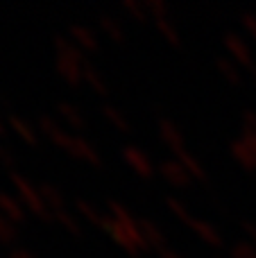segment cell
I'll return each mask as SVG.
<instances>
[{"label":"cell","mask_w":256,"mask_h":258,"mask_svg":"<svg viewBox=\"0 0 256 258\" xmlns=\"http://www.w3.org/2000/svg\"><path fill=\"white\" fill-rule=\"evenodd\" d=\"M12 183H14V188L18 190V197L23 200V204L27 206V209L32 211V213L36 215V218H41V220H52V213L48 211V206H45V202L41 200V195H39V190H36L34 186H32V181H27L23 174H18V172H12Z\"/></svg>","instance_id":"obj_1"},{"label":"cell","mask_w":256,"mask_h":258,"mask_svg":"<svg viewBox=\"0 0 256 258\" xmlns=\"http://www.w3.org/2000/svg\"><path fill=\"white\" fill-rule=\"evenodd\" d=\"M122 159L127 161V163L132 165V170H136V172L141 174V177H152L154 174V165H152V161L148 159V154L145 152H141L139 147H134V145H125L122 147Z\"/></svg>","instance_id":"obj_2"},{"label":"cell","mask_w":256,"mask_h":258,"mask_svg":"<svg viewBox=\"0 0 256 258\" xmlns=\"http://www.w3.org/2000/svg\"><path fill=\"white\" fill-rule=\"evenodd\" d=\"M39 127L43 129V132L48 134V136L52 138V141L57 143L59 147H63V150H66V152H71V147H73V138H75V136H71V134H68V132H63V129L59 127L57 122L52 120V118H48V116H41V118H39Z\"/></svg>","instance_id":"obj_3"},{"label":"cell","mask_w":256,"mask_h":258,"mask_svg":"<svg viewBox=\"0 0 256 258\" xmlns=\"http://www.w3.org/2000/svg\"><path fill=\"white\" fill-rule=\"evenodd\" d=\"M54 50H57L59 59H68V61H75V63H80V66L86 61L84 54H82V50L77 48L68 36H61V34L54 36Z\"/></svg>","instance_id":"obj_4"},{"label":"cell","mask_w":256,"mask_h":258,"mask_svg":"<svg viewBox=\"0 0 256 258\" xmlns=\"http://www.w3.org/2000/svg\"><path fill=\"white\" fill-rule=\"evenodd\" d=\"M36 190H39L41 200L45 202V206L50 209V213H54V211H61V209H63V195L52 186V183L41 181L39 186H36Z\"/></svg>","instance_id":"obj_5"},{"label":"cell","mask_w":256,"mask_h":258,"mask_svg":"<svg viewBox=\"0 0 256 258\" xmlns=\"http://www.w3.org/2000/svg\"><path fill=\"white\" fill-rule=\"evenodd\" d=\"M71 154L73 156H77V159H84L86 163H91V165H102V161H100V154L93 150V147L89 145V143L84 141V138H80V136H75L73 138V147H71Z\"/></svg>","instance_id":"obj_6"},{"label":"cell","mask_w":256,"mask_h":258,"mask_svg":"<svg viewBox=\"0 0 256 258\" xmlns=\"http://www.w3.org/2000/svg\"><path fill=\"white\" fill-rule=\"evenodd\" d=\"M0 213L7 220H12V222H21L25 218L23 215V206L18 204V200H14L9 192H3V190H0Z\"/></svg>","instance_id":"obj_7"},{"label":"cell","mask_w":256,"mask_h":258,"mask_svg":"<svg viewBox=\"0 0 256 258\" xmlns=\"http://www.w3.org/2000/svg\"><path fill=\"white\" fill-rule=\"evenodd\" d=\"M139 229H141V233H143V238H145L148 245H152L154 249H157V247H163V233L152 220L139 218Z\"/></svg>","instance_id":"obj_8"},{"label":"cell","mask_w":256,"mask_h":258,"mask_svg":"<svg viewBox=\"0 0 256 258\" xmlns=\"http://www.w3.org/2000/svg\"><path fill=\"white\" fill-rule=\"evenodd\" d=\"M57 71H59V75H61L71 86H77L82 82V66H80V63L57 57Z\"/></svg>","instance_id":"obj_9"},{"label":"cell","mask_w":256,"mask_h":258,"mask_svg":"<svg viewBox=\"0 0 256 258\" xmlns=\"http://www.w3.org/2000/svg\"><path fill=\"white\" fill-rule=\"evenodd\" d=\"M82 80L86 82V84L91 86V89L95 91V93H100V95H107V82L100 77V73L95 71L93 66H91L89 61H84L82 63Z\"/></svg>","instance_id":"obj_10"},{"label":"cell","mask_w":256,"mask_h":258,"mask_svg":"<svg viewBox=\"0 0 256 258\" xmlns=\"http://www.w3.org/2000/svg\"><path fill=\"white\" fill-rule=\"evenodd\" d=\"M109 215H111L118 224H122V227H136V224H139V220L132 218L130 211H127L125 206H122L120 202H116V200L109 202Z\"/></svg>","instance_id":"obj_11"},{"label":"cell","mask_w":256,"mask_h":258,"mask_svg":"<svg viewBox=\"0 0 256 258\" xmlns=\"http://www.w3.org/2000/svg\"><path fill=\"white\" fill-rule=\"evenodd\" d=\"M68 32H71V36H73V39H75L84 50H95V48H98V41H95L93 32L86 30L84 25H71V30H68Z\"/></svg>","instance_id":"obj_12"},{"label":"cell","mask_w":256,"mask_h":258,"mask_svg":"<svg viewBox=\"0 0 256 258\" xmlns=\"http://www.w3.org/2000/svg\"><path fill=\"white\" fill-rule=\"evenodd\" d=\"M7 122H9V127H14V132H16L25 143H32V145H36V141H39V138H36L34 129L27 125V122L23 120V118H18V116H9V118H7Z\"/></svg>","instance_id":"obj_13"},{"label":"cell","mask_w":256,"mask_h":258,"mask_svg":"<svg viewBox=\"0 0 256 258\" xmlns=\"http://www.w3.org/2000/svg\"><path fill=\"white\" fill-rule=\"evenodd\" d=\"M159 170H161L163 177L170 179L172 183H179V186H184V183H186L184 168H181L179 163H175V161H163V163L159 165Z\"/></svg>","instance_id":"obj_14"},{"label":"cell","mask_w":256,"mask_h":258,"mask_svg":"<svg viewBox=\"0 0 256 258\" xmlns=\"http://www.w3.org/2000/svg\"><path fill=\"white\" fill-rule=\"evenodd\" d=\"M159 132H161L163 141H166L168 145H172V147H175V150H179V147H181V136H179V132H177V127L172 125L170 120H166V118H161V120H159Z\"/></svg>","instance_id":"obj_15"},{"label":"cell","mask_w":256,"mask_h":258,"mask_svg":"<svg viewBox=\"0 0 256 258\" xmlns=\"http://www.w3.org/2000/svg\"><path fill=\"white\" fill-rule=\"evenodd\" d=\"M57 109H59V113H61L63 120L68 122V127H73V129H82V127H84V118L80 116V111H77L75 107H71V104H66V102H59Z\"/></svg>","instance_id":"obj_16"},{"label":"cell","mask_w":256,"mask_h":258,"mask_svg":"<svg viewBox=\"0 0 256 258\" xmlns=\"http://www.w3.org/2000/svg\"><path fill=\"white\" fill-rule=\"evenodd\" d=\"M102 113L113 122V127L116 129H120V132H130V122H127V118L122 116L113 104H102Z\"/></svg>","instance_id":"obj_17"},{"label":"cell","mask_w":256,"mask_h":258,"mask_svg":"<svg viewBox=\"0 0 256 258\" xmlns=\"http://www.w3.org/2000/svg\"><path fill=\"white\" fill-rule=\"evenodd\" d=\"M52 218L57 220L59 224H63V227H66L68 231L73 233V236H82V229H80V224H77L75 220H73V215L68 213V211H63V209H61V211H54V213H52Z\"/></svg>","instance_id":"obj_18"},{"label":"cell","mask_w":256,"mask_h":258,"mask_svg":"<svg viewBox=\"0 0 256 258\" xmlns=\"http://www.w3.org/2000/svg\"><path fill=\"white\" fill-rule=\"evenodd\" d=\"M75 206H77V211H80V213L84 215L86 220H89V222H93V224H100V222H102V215H100L98 211H95L93 206L89 204V202L82 200V197H77V200H75Z\"/></svg>","instance_id":"obj_19"},{"label":"cell","mask_w":256,"mask_h":258,"mask_svg":"<svg viewBox=\"0 0 256 258\" xmlns=\"http://www.w3.org/2000/svg\"><path fill=\"white\" fill-rule=\"evenodd\" d=\"M14 240H16V229H14V222L0 213V242L9 245V242H14Z\"/></svg>","instance_id":"obj_20"},{"label":"cell","mask_w":256,"mask_h":258,"mask_svg":"<svg viewBox=\"0 0 256 258\" xmlns=\"http://www.w3.org/2000/svg\"><path fill=\"white\" fill-rule=\"evenodd\" d=\"M100 25H102V30L109 34V39H113V41H122V30L116 25V21H113L111 16H100Z\"/></svg>","instance_id":"obj_21"},{"label":"cell","mask_w":256,"mask_h":258,"mask_svg":"<svg viewBox=\"0 0 256 258\" xmlns=\"http://www.w3.org/2000/svg\"><path fill=\"white\" fill-rule=\"evenodd\" d=\"M125 9L132 14V16L136 18V21H145V14H148V9H145V5H141L139 0H125Z\"/></svg>","instance_id":"obj_22"},{"label":"cell","mask_w":256,"mask_h":258,"mask_svg":"<svg viewBox=\"0 0 256 258\" xmlns=\"http://www.w3.org/2000/svg\"><path fill=\"white\" fill-rule=\"evenodd\" d=\"M145 9L154 14V18H166V5L161 0H145Z\"/></svg>","instance_id":"obj_23"},{"label":"cell","mask_w":256,"mask_h":258,"mask_svg":"<svg viewBox=\"0 0 256 258\" xmlns=\"http://www.w3.org/2000/svg\"><path fill=\"white\" fill-rule=\"evenodd\" d=\"M157 27L163 32V36H166L168 41H172V43H177V41H179V39H177V34H175V30L170 27V23H168L166 18H159V21H157Z\"/></svg>","instance_id":"obj_24"},{"label":"cell","mask_w":256,"mask_h":258,"mask_svg":"<svg viewBox=\"0 0 256 258\" xmlns=\"http://www.w3.org/2000/svg\"><path fill=\"white\" fill-rule=\"evenodd\" d=\"M0 163L7 165V168H12V165H14V156H12V152H9L7 147H3V145H0Z\"/></svg>","instance_id":"obj_25"},{"label":"cell","mask_w":256,"mask_h":258,"mask_svg":"<svg viewBox=\"0 0 256 258\" xmlns=\"http://www.w3.org/2000/svg\"><path fill=\"white\" fill-rule=\"evenodd\" d=\"M168 206H170V209L175 211V213H179V215H181V218H184V220H188V215H186L184 206H181L179 202H175V200H172V197H168Z\"/></svg>","instance_id":"obj_26"},{"label":"cell","mask_w":256,"mask_h":258,"mask_svg":"<svg viewBox=\"0 0 256 258\" xmlns=\"http://www.w3.org/2000/svg\"><path fill=\"white\" fill-rule=\"evenodd\" d=\"M179 161H181V163H186V165H188V168L193 170V172H200V170H198V163H195V161L190 159V156L186 154V152H179Z\"/></svg>","instance_id":"obj_27"},{"label":"cell","mask_w":256,"mask_h":258,"mask_svg":"<svg viewBox=\"0 0 256 258\" xmlns=\"http://www.w3.org/2000/svg\"><path fill=\"white\" fill-rule=\"evenodd\" d=\"M9 258H34L30 254V251H25V249H12L9 251Z\"/></svg>","instance_id":"obj_28"},{"label":"cell","mask_w":256,"mask_h":258,"mask_svg":"<svg viewBox=\"0 0 256 258\" xmlns=\"http://www.w3.org/2000/svg\"><path fill=\"white\" fill-rule=\"evenodd\" d=\"M157 254L161 256V258H179V256L175 254V251L168 249V247H157Z\"/></svg>","instance_id":"obj_29"},{"label":"cell","mask_w":256,"mask_h":258,"mask_svg":"<svg viewBox=\"0 0 256 258\" xmlns=\"http://www.w3.org/2000/svg\"><path fill=\"white\" fill-rule=\"evenodd\" d=\"M5 134V127H3V120H0V136H3Z\"/></svg>","instance_id":"obj_30"}]
</instances>
